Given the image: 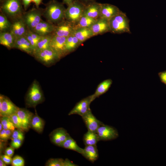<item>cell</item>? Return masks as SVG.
Returning a JSON list of instances; mask_svg holds the SVG:
<instances>
[{"mask_svg": "<svg viewBox=\"0 0 166 166\" xmlns=\"http://www.w3.org/2000/svg\"><path fill=\"white\" fill-rule=\"evenodd\" d=\"M65 10L62 3L52 0L46 5L43 14L48 22L57 24L65 19Z\"/></svg>", "mask_w": 166, "mask_h": 166, "instance_id": "1", "label": "cell"}, {"mask_svg": "<svg viewBox=\"0 0 166 166\" xmlns=\"http://www.w3.org/2000/svg\"><path fill=\"white\" fill-rule=\"evenodd\" d=\"M110 32L113 34L131 33L129 20L126 14L121 11L109 20Z\"/></svg>", "mask_w": 166, "mask_h": 166, "instance_id": "2", "label": "cell"}, {"mask_svg": "<svg viewBox=\"0 0 166 166\" xmlns=\"http://www.w3.org/2000/svg\"><path fill=\"white\" fill-rule=\"evenodd\" d=\"M44 100L43 92L38 82L34 80L26 94L25 103L28 107L35 108L38 104L42 102Z\"/></svg>", "mask_w": 166, "mask_h": 166, "instance_id": "3", "label": "cell"}, {"mask_svg": "<svg viewBox=\"0 0 166 166\" xmlns=\"http://www.w3.org/2000/svg\"><path fill=\"white\" fill-rule=\"evenodd\" d=\"M85 6L79 0H75L66 9L65 19L74 26L83 15Z\"/></svg>", "mask_w": 166, "mask_h": 166, "instance_id": "4", "label": "cell"}, {"mask_svg": "<svg viewBox=\"0 0 166 166\" xmlns=\"http://www.w3.org/2000/svg\"><path fill=\"white\" fill-rule=\"evenodd\" d=\"M33 56L37 60L47 67L53 65L60 59L50 47L34 53Z\"/></svg>", "mask_w": 166, "mask_h": 166, "instance_id": "5", "label": "cell"}, {"mask_svg": "<svg viewBox=\"0 0 166 166\" xmlns=\"http://www.w3.org/2000/svg\"><path fill=\"white\" fill-rule=\"evenodd\" d=\"M66 38L53 34L51 36L50 47L57 54L60 59L68 54L65 47Z\"/></svg>", "mask_w": 166, "mask_h": 166, "instance_id": "6", "label": "cell"}, {"mask_svg": "<svg viewBox=\"0 0 166 166\" xmlns=\"http://www.w3.org/2000/svg\"><path fill=\"white\" fill-rule=\"evenodd\" d=\"M19 108L8 97L0 94V117L2 116L9 117L16 113Z\"/></svg>", "mask_w": 166, "mask_h": 166, "instance_id": "7", "label": "cell"}, {"mask_svg": "<svg viewBox=\"0 0 166 166\" xmlns=\"http://www.w3.org/2000/svg\"><path fill=\"white\" fill-rule=\"evenodd\" d=\"M42 13L38 9L33 8L26 13L23 20L25 24L31 31L42 20Z\"/></svg>", "mask_w": 166, "mask_h": 166, "instance_id": "8", "label": "cell"}, {"mask_svg": "<svg viewBox=\"0 0 166 166\" xmlns=\"http://www.w3.org/2000/svg\"><path fill=\"white\" fill-rule=\"evenodd\" d=\"M96 132L100 141L111 140L117 138L119 136L118 132L115 128L104 124L99 127Z\"/></svg>", "mask_w": 166, "mask_h": 166, "instance_id": "9", "label": "cell"}, {"mask_svg": "<svg viewBox=\"0 0 166 166\" xmlns=\"http://www.w3.org/2000/svg\"><path fill=\"white\" fill-rule=\"evenodd\" d=\"M92 101L90 95L82 99L76 104L68 115L77 114L82 117L91 110L90 105Z\"/></svg>", "mask_w": 166, "mask_h": 166, "instance_id": "10", "label": "cell"}, {"mask_svg": "<svg viewBox=\"0 0 166 166\" xmlns=\"http://www.w3.org/2000/svg\"><path fill=\"white\" fill-rule=\"evenodd\" d=\"M1 9L4 12L9 15H16L21 11V2L20 0H4Z\"/></svg>", "mask_w": 166, "mask_h": 166, "instance_id": "11", "label": "cell"}, {"mask_svg": "<svg viewBox=\"0 0 166 166\" xmlns=\"http://www.w3.org/2000/svg\"><path fill=\"white\" fill-rule=\"evenodd\" d=\"M55 26L53 34L67 37L73 34L75 29L74 25L66 20H63Z\"/></svg>", "mask_w": 166, "mask_h": 166, "instance_id": "12", "label": "cell"}, {"mask_svg": "<svg viewBox=\"0 0 166 166\" xmlns=\"http://www.w3.org/2000/svg\"><path fill=\"white\" fill-rule=\"evenodd\" d=\"M69 136L67 131L62 128H56L49 135L51 142L59 147Z\"/></svg>", "mask_w": 166, "mask_h": 166, "instance_id": "13", "label": "cell"}, {"mask_svg": "<svg viewBox=\"0 0 166 166\" xmlns=\"http://www.w3.org/2000/svg\"><path fill=\"white\" fill-rule=\"evenodd\" d=\"M93 36L110 32L109 21L99 18L89 28Z\"/></svg>", "mask_w": 166, "mask_h": 166, "instance_id": "14", "label": "cell"}, {"mask_svg": "<svg viewBox=\"0 0 166 166\" xmlns=\"http://www.w3.org/2000/svg\"><path fill=\"white\" fill-rule=\"evenodd\" d=\"M88 131L96 132L99 127L104 124L93 114L91 110L82 117Z\"/></svg>", "mask_w": 166, "mask_h": 166, "instance_id": "15", "label": "cell"}, {"mask_svg": "<svg viewBox=\"0 0 166 166\" xmlns=\"http://www.w3.org/2000/svg\"><path fill=\"white\" fill-rule=\"evenodd\" d=\"M121 11L114 5L108 3H101L100 18L109 21Z\"/></svg>", "mask_w": 166, "mask_h": 166, "instance_id": "16", "label": "cell"}, {"mask_svg": "<svg viewBox=\"0 0 166 166\" xmlns=\"http://www.w3.org/2000/svg\"><path fill=\"white\" fill-rule=\"evenodd\" d=\"M16 113L22 122L24 131H28L34 114L26 109L19 108Z\"/></svg>", "mask_w": 166, "mask_h": 166, "instance_id": "17", "label": "cell"}, {"mask_svg": "<svg viewBox=\"0 0 166 166\" xmlns=\"http://www.w3.org/2000/svg\"><path fill=\"white\" fill-rule=\"evenodd\" d=\"M55 27V26L53 24L42 20L32 31L41 36H43L53 32Z\"/></svg>", "mask_w": 166, "mask_h": 166, "instance_id": "18", "label": "cell"}, {"mask_svg": "<svg viewBox=\"0 0 166 166\" xmlns=\"http://www.w3.org/2000/svg\"><path fill=\"white\" fill-rule=\"evenodd\" d=\"M14 48L33 55L34 50L30 42L25 36L16 38Z\"/></svg>", "mask_w": 166, "mask_h": 166, "instance_id": "19", "label": "cell"}, {"mask_svg": "<svg viewBox=\"0 0 166 166\" xmlns=\"http://www.w3.org/2000/svg\"><path fill=\"white\" fill-rule=\"evenodd\" d=\"M101 3L94 2L85 5L83 15L97 19L100 18Z\"/></svg>", "mask_w": 166, "mask_h": 166, "instance_id": "20", "label": "cell"}, {"mask_svg": "<svg viewBox=\"0 0 166 166\" xmlns=\"http://www.w3.org/2000/svg\"><path fill=\"white\" fill-rule=\"evenodd\" d=\"M26 25L23 20H18L14 22L11 26L10 32L15 36L16 38L24 36L27 32Z\"/></svg>", "mask_w": 166, "mask_h": 166, "instance_id": "21", "label": "cell"}, {"mask_svg": "<svg viewBox=\"0 0 166 166\" xmlns=\"http://www.w3.org/2000/svg\"><path fill=\"white\" fill-rule=\"evenodd\" d=\"M82 155L87 160L93 163L98 159L99 156L97 145L85 146Z\"/></svg>", "mask_w": 166, "mask_h": 166, "instance_id": "22", "label": "cell"}, {"mask_svg": "<svg viewBox=\"0 0 166 166\" xmlns=\"http://www.w3.org/2000/svg\"><path fill=\"white\" fill-rule=\"evenodd\" d=\"M73 34L78 39L81 44L93 36V34L89 28H75Z\"/></svg>", "mask_w": 166, "mask_h": 166, "instance_id": "23", "label": "cell"}, {"mask_svg": "<svg viewBox=\"0 0 166 166\" xmlns=\"http://www.w3.org/2000/svg\"><path fill=\"white\" fill-rule=\"evenodd\" d=\"M112 82L113 81L110 79L105 80L101 82L97 86L95 93L90 95L93 101L106 93L111 87Z\"/></svg>", "mask_w": 166, "mask_h": 166, "instance_id": "24", "label": "cell"}, {"mask_svg": "<svg viewBox=\"0 0 166 166\" xmlns=\"http://www.w3.org/2000/svg\"><path fill=\"white\" fill-rule=\"evenodd\" d=\"M16 38L15 36L10 32H0V44L8 49L14 48Z\"/></svg>", "mask_w": 166, "mask_h": 166, "instance_id": "25", "label": "cell"}, {"mask_svg": "<svg viewBox=\"0 0 166 166\" xmlns=\"http://www.w3.org/2000/svg\"><path fill=\"white\" fill-rule=\"evenodd\" d=\"M65 148L76 151L81 155L83 148L79 147L76 141L70 136L59 146Z\"/></svg>", "mask_w": 166, "mask_h": 166, "instance_id": "26", "label": "cell"}, {"mask_svg": "<svg viewBox=\"0 0 166 166\" xmlns=\"http://www.w3.org/2000/svg\"><path fill=\"white\" fill-rule=\"evenodd\" d=\"M45 124L43 120L35 112L31 122L30 128L38 133H41L43 130Z\"/></svg>", "mask_w": 166, "mask_h": 166, "instance_id": "27", "label": "cell"}, {"mask_svg": "<svg viewBox=\"0 0 166 166\" xmlns=\"http://www.w3.org/2000/svg\"><path fill=\"white\" fill-rule=\"evenodd\" d=\"M81 44L78 39L73 34L67 37L65 42V47L68 53H69L74 51Z\"/></svg>", "mask_w": 166, "mask_h": 166, "instance_id": "28", "label": "cell"}, {"mask_svg": "<svg viewBox=\"0 0 166 166\" xmlns=\"http://www.w3.org/2000/svg\"><path fill=\"white\" fill-rule=\"evenodd\" d=\"M99 141L98 136L96 132L88 131L83 137V141L85 146L96 145Z\"/></svg>", "mask_w": 166, "mask_h": 166, "instance_id": "29", "label": "cell"}, {"mask_svg": "<svg viewBox=\"0 0 166 166\" xmlns=\"http://www.w3.org/2000/svg\"><path fill=\"white\" fill-rule=\"evenodd\" d=\"M97 19L83 15L77 23L74 26L75 29L78 28H90Z\"/></svg>", "mask_w": 166, "mask_h": 166, "instance_id": "30", "label": "cell"}, {"mask_svg": "<svg viewBox=\"0 0 166 166\" xmlns=\"http://www.w3.org/2000/svg\"><path fill=\"white\" fill-rule=\"evenodd\" d=\"M51 36L49 35L42 36L38 42L34 53L49 47Z\"/></svg>", "mask_w": 166, "mask_h": 166, "instance_id": "31", "label": "cell"}, {"mask_svg": "<svg viewBox=\"0 0 166 166\" xmlns=\"http://www.w3.org/2000/svg\"><path fill=\"white\" fill-rule=\"evenodd\" d=\"M0 122L3 126V128L6 130L10 129L13 131L15 128L9 117H1Z\"/></svg>", "mask_w": 166, "mask_h": 166, "instance_id": "32", "label": "cell"}, {"mask_svg": "<svg viewBox=\"0 0 166 166\" xmlns=\"http://www.w3.org/2000/svg\"><path fill=\"white\" fill-rule=\"evenodd\" d=\"M65 160L62 158H50L46 162V166H65Z\"/></svg>", "mask_w": 166, "mask_h": 166, "instance_id": "33", "label": "cell"}, {"mask_svg": "<svg viewBox=\"0 0 166 166\" xmlns=\"http://www.w3.org/2000/svg\"><path fill=\"white\" fill-rule=\"evenodd\" d=\"M9 117L16 128L24 131L22 122L16 113L12 115Z\"/></svg>", "mask_w": 166, "mask_h": 166, "instance_id": "34", "label": "cell"}, {"mask_svg": "<svg viewBox=\"0 0 166 166\" xmlns=\"http://www.w3.org/2000/svg\"><path fill=\"white\" fill-rule=\"evenodd\" d=\"M11 27L10 23L6 17L3 15H0V30L2 32Z\"/></svg>", "mask_w": 166, "mask_h": 166, "instance_id": "35", "label": "cell"}, {"mask_svg": "<svg viewBox=\"0 0 166 166\" xmlns=\"http://www.w3.org/2000/svg\"><path fill=\"white\" fill-rule=\"evenodd\" d=\"M11 164L12 166H24L25 161L22 157L16 155L12 158Z\"/></svg>", "mask_w": 166, "mask_h": 166, "instance_id": "36", "label": "cell"}, {"mask_svg": "<svg viewBox=\"0 0 166 166\" xmlns=\"http://www.w3.org/2000/svg\"><path fill=\"white\" fill-rule=\"evenodd\" d=\"M24 138V136L23 131L17 129L13 131L10 139L11 140L18 139L23 140Z\"/></svg>", "mask_w": 166, "mask_h": 166, "instance_id": "37", "label": "cell"}, {"mask_svg": "<svg viewBox=\"0 0 166 166\" xmlns=\"http://www.w3.org/2000/svg\"><path fill=\"white\" fill-rule=\"evenodd\" d=\"M25 36L30 42L34 50V53L36 48L38 42L35 41L32 38L28 31H27L26 33Z\"/></svg>", "mask_w": 166, "mask_h": 166, "instance_id": "38", "label": "cell"}, {"mask_svg": "<svg viewBox=\"0 0 166 166\" xmlns=\"http://www.w3.org/2000/svg\"><path fill=\"white\" fill-rule=\"evenodd\" d=\"M23 141V140L18 139L11 140L10 144V146L14 149H18L21 146Z\"/></svg>", "mask_w": 166, "mask_h": 166, "instance_id": "39", "label": "cell"}, {"mask_svg": "<svg viewBox=\"0 0 166 166\" xmlns=\"http://www.w3.org/2000/svg\"><path fill=\"white\" fill-rule=\"evenodd\" d=\"M10 139L8 136L6 132V130L3 129L0 131V140L6 142Z\"/></svg>", "mask_w": 166, "mask_h": 166, "instance_id": "40", "label": "cell"}, {"mask_svg": "<svg viewBox=\"0 0 166 166\" xmlns=\"http://www.w3.org/2000/svg\"><path fill=\"white\" fill-rule=\"evenodd\" d=\"M0 158L1 159L6 165L11 164L12 160V159L11 157L5 154L1 155Z\"/></svg>", "mask_w": 166, "mask_h": 166, "instance_id": "41", "label": "cell"}, {"mask_svg": "<svg viewBox=\"0 0 166 166\" xmlns=\"http://www.w3.org/2000/svg\"><path fill=\"white\" fill-rule=\"evenodd\" d=\"M14 149L10 146V147H7L4 151L5 154L10 157H12L14 155Z\"/></svg>", "mask_w": 166, "mask_h": 166, "instance_id": "42", "label": "cell"}, {"mask_svg": "<svg viewBox=\"0 0 166 166\" xmlns=\"http://www.w3.org/2000/svg\"><path fill=\"white\" fill-rule=\"evenodd\" d=\"M158 76L161 81L166 85V70L159 73Z\"/></svg>", "mask_w": 166, "mask_h": 166, "instance_id": "43", "label": "cell"}, {"mask_svg": "<svg viewBox=\"0 0 166 166\" xmlns=\"http://www.w3.org/2000/svg\"><path fill=\"white\" fill-rule=\"evenodd\" d=\"M28 32L32 38L38 42L42 37L31 30L28 31Z\"/></svg>", "mask_w": 166, "mask_h": 166, "instance_id": "44", "label": "cell"}, {"mask_svg": "<svg viewBox=\"0 0 166 166\" xmlns=\"http://www.w3.org/2000/svg\"><path fill=\"white\" fill-rule=\"evenodd\" d=\"M23 5L25 9H26L32 2V0H22Z\"/></svg>", "mask_w": 166, "mask_h": 166, "instance_id": "45", "label": "cell"}, {"mask_svg": "<svg viewBox=\"0 0 166 166\" xmlns=\"http://www.w3.org/2000/svg\"><path fill=\"white\" fill-rule=\"evenodd\" d=\"M85 5H86L91 2H95V0H79Z\"/></svg>", "mask_w": 166, "mask_h": 166, "instance_id": "46", "label": "cell"}, {"mask_svg": "<svg viewBox=\"0 0 166 166\" xmlns=\"http://www.w3.org/2000/svg\"><path fill=\"white\" fill-rule=\"evenodd\" d=\"M32 2L34 3L37 8H38L39 5L42 2V0H32Z\"/></svg>", "mask_w": 166, "mask_h": 166, "instance_id": "47", "label": "cell"}, {"mask_svg": "<svg viewBox=\"0 0 166 166\" xmlns=\"http://www.w3.org/2000/svg\"><path fill=\"white\" fill-rule=\"evenodd\" d=\"M75 0H63V3L67 6L72 3Z\"/></svg>", "mask_w": 166, "mask_h": 166, "instance_id": "48", "label": "cell"}, {"mask_svg": "<svg viewBox=\"0 0 166 166\" xmlns=\"http://www.w3.org/2000/svg\"><path fill=\"white\" fill-rule=\"evenodd\" d=\"M6 164L3 162V161L0 158V166H6Z\"/></svg>", "mask_w": 166, "mask_h": 166, "instance_id": "49", "label": "cell"}, {"mask_svg": "<svg viewBox=\"0 0 166 166\" xmlns=\"http://www.w3.org/2000/svg\"><path fill=\"white\" fill-rule=\"evenodd\" d=\"M3 126L1 122H0V131L3 129Z\"/></svg>", "mask_w": 166, "mask_h": 166, "instance_id": "50", "label": "cell"}]
</instances>
